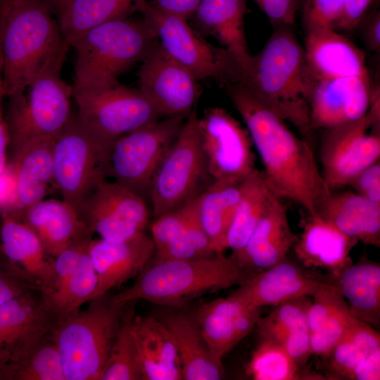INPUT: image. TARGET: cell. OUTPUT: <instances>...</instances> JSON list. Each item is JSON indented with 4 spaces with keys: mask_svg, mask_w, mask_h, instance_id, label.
<instances>
[{
    "mask_svg": "<svg viewBox=\"0 0 380 380\" xmlns=\"http://www.w3.org/2000/svg\"><path fill=\"white\" fill-rule=\"evenodd\" d=\"M106 154L76 115L54 139L53 182L62 198L76 210L96 184L106 178Z\"/></svg>",
    "mask_w": 380,
    "mask_h": 380,
    "instance_id": "obj_14",
    "label": "cell"
},
{
    "mask_svg": "<svg viewBox=\"0 0 380 380\" xmlns=\"http://www.w3.org/2000/svg\"><path fill=\"white\" fill-rule=\"evenodd\" d=\"M355 192L380 204V162H375L360 172L349 185Z\"/></svg>",
    "mask_w": 380,
    "mask_h": 380,
    "instance_id": "obj_48",
    "label": "cell"
},
{
    "mask_svg": "<svg viewBox=\"0 0 380 380\" xmlns=\"http://www.w3.org/2000/svg\"><path fill=\"white\" fill-rule=\"evenodd\" d=\"M163 308L154 316L165 326L173 338L181 362L182 379H223L222 361L216 359L210 352L194 315L178 309Z\"/></svg>",
    "mask_w": 380,
    "mask_h": 380,
    "instance_id": "obj_26",
    "label": "cell"
},
{
    "mask_svg": "<svg viewBox=\"0 0 380 380\" xmlns=\"http://www.w3.org/2000/svg\"><path fill=\"white\" fill-rule=\"evenodd\" d=\"M15 217L37 236L53 258L67 248L93 237L76 209L63 199L44 198Z\"/></svg>",
    "mask_w": 380,
    "mask_h": 380,
    "instance_id": "obj_25",
    "label": "cell"
},
{
    "mask_svg": "<svg viewBox=\"0 0 380 380\" xmlns=\"http://www.w3.org/2000/svg\"><path fill=\"white\" fill-rule=\"evenodd\" d=\"M4 95L2 58L0 48V208L11 200L14 190L13 175L6 160L9 138L6 122L2 114L1 101Z\"/></svg>",
    "mask_w": 380,
    "mask_h": 380,
    "instance_id": "obj_46",
    "label": "cell"
},
{
    "mask_svg": "<svg viewBox=\"0 0 380 380\" xmlns=\"http://www.w3.org/2000/svg\"><path fill=\"white\" fill-rule=\"evenodd\" d=\"M372 0H343V9L337 29L351 30L365 16Z\"/></svg>",
    "mask_w": 380,
    "mask_h": 380,
    "instance_id": "obj_50",
    "label": "cell"
},
{
    "mask_svg": "<svg viewBox=\"0 0 380 380\" xmlns=\"http://www.w3.org/2000/svg\"><path fill=\"white\" fill-rule=\"evenodd\" d=\"M346 379L379 380L380 349H378L359 362L351 370Z\"/></svg>",
    "mask_w": 380,
    "mask_h": 380,
    "instance_id": "obj_51",
    "label": "cell"
},
{
    "mask_svg": "<svg viewBox=\"0 0 380 380\" xmlns=\"http://www.w3.org/2000/svg\"><path fill=\"white\" fill-rule=\"evenodd\" d=\"M58 19L65 11L71 0H45Z\"/></svg>",
    "mask_w": 380,
    "mask_h": 380,
    "instance_id": "obj_54",
    "label": "cell"
},
{
    "mask_svg": "<svg viewBox=\"0 0 380 380\" xmlns=\"http://www.w3.org/2000/svg\"><path fill=\"white\" fill-rule=\"evenodd\" d=\"M72 89L78 108L76 115L106 156L118 139L163 118L139 89L120 83L96 89Z\"/></svg>",
    "mask_w": 380,
    "mask_h": 380,
    "instance_id": "obj_10",
    "label": "cell"
},
{
    "mask_svg": "<svg viewBox=\"0 0 380 380\" xmlns=\"http://www.w3.org/2000/svg\"><path fill=\"white\" fill-rule=\"evenodd\" d=\"M317 81L291 27H279L251 56L239 82L301 134L309 136L310 101Z\"/></svg>",
    "mask_w": 380,
    "mask_h": 380,
    "instance_id": "obj_2",
    "label": "cell"
},
{
    "mask_svg": "<svg viewBox=\"0 0 380 380\" xmlns=\"http://www.w3.org/2000/svg\"><path fill=\"white\" fill-rule=\"evenodd\" d=\"M251 274L232 256L216 254L194 260L149 262L132 286L114 296L119 303L144 300L179 309L209 293L243 284Z\"/></svg>",
    "mask_w": 380,
    "mask_h": 380,
    "instance_id": "obj_4",
    "label": "cell"
},
{
    "mask_svg": "<svg viewBox=\"0 0 380 380\" xmlns=\"http://www.w3.org/2000/svg\"><path fill=\"white\" fill-rule=\"evenodd\" d=\"M141 0H71L58 22L68 43L87 30L127 16Z\"/></svg>",
    "mask_w": 380,
    "mask_h": 380,
    "instance_id": "obj_36",
    "label": "cell"
},
{
    "mask_svg": "<svg viewBox=\"0 0 380 380\" xmlns=\"http://www.w3.org/2000/svg\"><path fill=\"white\" fill-rule=\"evenodd\" d=\"M224 87L249 132L271 191L281 198L299 203L308 214L318 215L331 192L310 144L241 84Z\"/></svg>",
    "mask_w": 380,
    "mask_h": 380,
    "instance_id": "obj_1",
    "label": "cell"
},
{
    "mask_svg": "<svg viewBox=\"0 0 380 380\" xmlns=\"http://www.w3.org/2000/svg\"><path fill=\"white\" fill-rule=\"evenodd\" d=\"M311 300L303 297L281 303L265 317L260 316L255 325L259 339L281 346L302 368L312 355L308 324Z\"/></svg>",
    "mask_w": 380,
    "mask_h": 380,
    "instance_id": "obj_29",
    "label": "cell"
},
{
    "mask_svg": "<svg viewBox=\"0 0 380 380\" xmlns=\"http://www.w3.org/2000/svg\"><path fill=\"white\" fill-rule=\"evenodd\" d=\"M56 318L36 289L0 304V358L6 370L47 336Z\"/></svg>",
    "mask_w": 380,
    "mask_h": 380,
    "instance_id": "obj_17",
    "label": "cell"
},
{
    "mask_svg": "<svg viewBox=\"0 0 380 380\" xmlns=\"http://www.w3.org/2000/svg\"><path fill=\"white\" fill-rule=\"evenodd\" d=\"M379 108L378 97L361 118L322 129L319 158L331 192L348 186L360 172L379 160Z\"/></svg>",
    "mask_w": 380,
    "mask_h": 380,
    "instance_id": "obj_12",
    "label": "cell"
},
{
    "mask_svg": "<svg viewBox=\"0 0 380 380\" xmlns=\"http://www.w3.org/2000/svg\"><path fill=\"white\" fill-rule=\"evenodd\" d=\"M9 1H13V0H0V2Z\"/></svg>",
    "mask_w": 380,
    "mask_h": 380,
    "instance_id": "obj_56",
    "label": "cell"
},
{
    "mask_svg": "<svg viewBox=\"0 0 380 380\" xmlns=\"http://www.w3.org/2000/svg\"><path fill=\"white\" fill-rule=\"evenodd\" d=\"M195 109L158 168L148 198L156 218L200 195L211 183L201 150Z\"/></svg>",
    "mask_w": 380,
    "mask_h": 380,
    "instance_id": "obj_11",
    "label": "cell"
},
{
    "mask_svg": "<svg viewBox=\"0 0 380 380\" xmlns=\"http://www.w3.org/2000/svg\"><path fill=\"white\" fill-rule=\"evenodd\" d=\"M137 11L163 49L198 80L215 79L223 86L240 81L241 68L232 54L208 42L186 20L163 12L146 0L138 3Z\"/></svg>",
    "mask_w": 380,
    "mask_h": 380,
    "instance_id": "obj_9",
    "label": "cell"
},
{
    "mask_svg": "<svg viewBox=\"0 0 380 380\" xmlns=\"http://www.w3.org/2000/svg\"><path fill=\"white\" fill-rule=\"evenodd\" d=\"M141 380L182 379L179 354L172 335L154 315L132 322Z\"/></svg>",
    "mask_w": 380,
    "mask_h": 380,
    "instance_id": "obj_28",
    "label": "cell"
},
{
    "mask_svg": "<svg viewBox=\"0 0 380 380\" xmlns=\"http://www.w3.org/2000/svg\"><path fill=\"white\" fill-rule=\"evenodd\" d=\"M155 251L151 237L145 232L122 241L92 238L88 253L98 279L93 298L138 275L151 261Z\"/></svg>",
    "mask_w": 380,
    "mask_h": 380,
    "instance_id": "obj_20",
    "label": "cell"
},
{
    "mask_svg": "<svg viewBox=\"0 0 380 380\" xmlns=\"http://www.w3.org/2000/svg\"><path fill=\"white\" fill-rule=\"evenodd\" d=\"M304 51L309 68L317 80L369 75L365 53L335 30L306 32Z\"/></svg>",
    "mask_w": 380,
    "mask_h": 380,
    "instance_id": "obj_27",
    "label": "cell"
},
{
    "mask_svg": "<svg viewBox=\"0 0 380 380\" xmlns=\"http://www.w3.org/2000/svg\"><path fill=\"white\" fill-rule=\"evenodd\" d=\"M62 66L49 67L23 92L10 97L6 122L13 159L34 140L56 139L69 122L73 89L62 79Z\"/></svg>",
    "mask_w": 380,
    "mask_h": 380,
    "instance_id": "obj_7",
    "label": "cell"
},
{
    "mask_svg": "<svg viewBox=\"0 0 380 380\" xmlns=\"http://www.w3.org/2000/svg\"><path fill=\"white\" fill-rule=\"evenodd\" d=\"M198 196L155 218L151 227V237L156 249L176 239L198 219Z\"/></svg>",
    "mask_w": 380,
    "mask_h": 380,
    "instance_id": "obj_43",
    "label": "cell"
},
{
    "mask_svg": "<svg viewBox=\"0 0 380 380\" xmlns=\"http://www.w3.org/2000/svg\"><path fill=\"white\" fill-rule=\"evenodd\" d=\"M88 303L56 321L50 332L65 380H101L127 304L108 293Z\"/></svg>",
    "mask_w": 380,
    "mask_h": 380,
    "instance_id": "obj_6",
    "label": "cell"
},
{
    "mask_svg": "<svg viewBox=\"0 0 380 380\" xmlns=\"http://www.w3.org/2000/svg\"><path fill=\"white\" fill-rule=\"evenodd\" d=\"M245 9L244 0H201L194 14L201 28L232 54L241 72L252 56L245 34Z\"/></svg>",
    "mask_w": 380,
    "mask_h": 380,
    "instance_id": "obj_32",
    "label": "cell"
},
{
    "mask_svg": "<svg viewBox=\"0 0 380 380\" xmlns=\"http://www.w3.org/2000/svg\"><path fill=\"white\" fill-rule=\"evenodd\" d=\"M97 284V276L91 262L87 246L78 266L63 288L46 299L56 322L78 310L84 303L91 300Z\"/></svg>",
    "mask_w": 380,
    "mask_h": 380,
    "instance_id": "obj_39",
    "label": "cell"
},
{
    "mask_svg": "<svg viewBox=\"0 0 380 380\" xmlns=\"http://www.w3.org/2000/svg\"><path fill=\"white\" fill-rule=\"evenodd\" d=\"M272 194L262 170L257 168L242 182L241 198L226 239L232 255L244 247Z\"/></svg>",
    "mask_w": 380,
    "mask_h": 380,
    "instance_id": "obj_35",
    "label": "cell"
},
{
    "mask_svg": "<svg viewBox=\"0 0 380 380\" xmlns=\"http://www.w3.org/2000/svg\"><path fill=\"white\" fill-rule=\"evenodd\" d=\"M156 38L144 20L115 18L78 34L74 49L75 89H96L119 84L118 77L141 61Z\"/></svg>",
    "mask_w": 380,
    "mask_h": 380,
    "instance_id": "obj_5",
    "label": "cell"
},
{
    "mask_svg": "<svg viewBox=\"0 0 380 380\" xmlns=\"http://www.w3.org/2000/svg\"><path fill=\"white\" fill-rule=\"evenodd\" d=\"M326 280L287 258L249 277L230 294L258 308L312 297Z\"/></svg>",
    "mask_w": 380,
    "mask_h": 380,
    "instance_id": "obj_21",
    "label": "cell"
},
{
    "mask_svg": "<svg viewBox=\"0 0 380 380\" xmlns=\"http://www.w3.org/2000/svg\"><path fill=\"white\" fill-rule=\"evenodd\" d=\"M260 311L229 294L203 304L194 316L210 352L222 361L255 327Z\"/></svg>",
    "mask_w": 380,
    "mask_h": 380,
    "instance_id": "obj_22",
    "label": "cell"
},
{
    "mask_svg": "<svg viewBox=\"0 0 380 380\" xmlns=\"http://www.w3.org/2000/svg\"><path fill=\"white\" fill-rule=\"evenodd\" d=\"M139 90L163 117H187L199 95L196 77L169 56L157 39L141 61Z\"/></svg>",
    "mask_w": 380,
    "mask_h": 380,
    "instance_id": "obj_16",
    "label": "cell"
},
{
    "mask_svg": "<svg viewBox=\"0 0 380 380\" xmlns=\"http://www.w3.org/2000/svg\"><path fill=\"white\" fill-rule=\"evenodd\" d=\"M186 118H161L118 139L106 156V178L146 200L152 179Z\"/></svg>",
    "mask_w": 380,
    "mask_h": 380,
    "instance_id": "obj_8",
    "label": "cell"
},
{
    "mask_svg": "<svg viewBox=\"0 0 380 380\" xmlns=\"http://www.w3.org/2000/svg\"><path fill=\"white\" fill-rule=\"evenodd\" d=\"M216 255L198 219L176 239L156 249L150 262L166 260H194Z\"/></svg>",
    "mask_w": 380,
    "mask_h": 380,
    "instance_id": "obj_42",
    "label": "cell"
},
{
    "mask_svg": "<svg viewBox=\"0 0 380 380\" xmlns=\"http://www.w3.org/2000/svg\"><path fill=\"white\" fill-rule=\"evenodd\" d=\"M201 0H153L160 11L187 20L196 12Z\"/></svg>",
    "mask_w": 380,
    "mask_h": 380,
    "instance_id": "obj_52",
    "label": "cell"
},
{
    "mask_svg": "<svg viewBox=\"0 0 380 380\" xmlns=\"http://www.w3.org/2000/svg\"><path fill=\"white\" fill-rule=\"evenodd\" d=\"M276 27H291L295 22L298 0H255Z\"/></svg>",
    "mask_w": 380,
    "mask_h": 380,
    "instance_id": "obj_47",
    "label": "cell"
},
{
    "mask_svg": "<svg viewBox=\"0 0 380 380\" xmlns=\"http://www.w3.org/2000/svg\"><path fill=\"white\" fill-rule=\"evenodd\" d=\"M1 379L4 380V365L0 358V380Z\"/></svg>",
    "mask_w": 380,
    "mask_h": 380,
    "instance_id": "obj_55",
    "label": "cell"
},
{
    "mask_svg": "<svg viewBox=\"0 0 380 380\" xmlns=\"http://www.w3.org/2000/svg\"><path fill=\"white\" fill-rule=\"evenodd\" d=\"M5 379L65 380L61 355L50 334L6 370Z\"/></svg>",
    "mask_w": 380,
    "mask_h": 380,
    "instance_id": "obj_41",
    "label": "cell"
},
{
    "mask_svg": "<svg viewBox=\"0 0 380 380\" xmlns=\"http://www.w3.org/2000/svg\"><path fill=\"white\" fill-rule=\"evenodd\" d=\"M136 302L134 300L126 304L122 320L101 380H141L132 332Z\"/></svg>",
    "mask_w": 380,
    "mask_h": 380,
    "instance_id": "obj_40",
    "label": "cell"
},
{
    "mask_svg": "<svg viewBox=\"0 0 380 380\" xmlns=\"http://www.w3.org/2000/svg\"><path fill=\"white\" fill-rule=\"evenodd\" d=\"M55 139L43 138L25 145L9 165L15 179L13 214L43 200L53 182L52 150Z\"/></svg>",
    "mask_w": 380,
    "mask_h": 380,
    "instance_id": "obj_30",
    "label": "cell"
},
{
    "mask_svg": "<svg viewBox=\"0 0 380 380\" xmlns=\"http://www.w3.org/2000/svg\"><path fill=\"white\" fill-rule=\"evenodd\" d=\"M246 373L255 380L326 379L324 375L299 367L281 346L263 339H259Z\"/></svg>",
    "mask_w": 380,
    "mask_h": 380,
    "instance_id": "obj_38",
    "label": "cell"
},
{
    "mask_svg": "<svg viewBox=\"0 0 380 380\" xmlns=\"http://www.w3.org/2000/svg\"><path fill=\"white\" fill-rule=\"evenodd\" d=\"M197 129L212 183L239 184L256 169L248 129L225 109H205Z\"/></svg>",
    "mask_w": 380,
    "mask_h": 380,
    "instance_id": "obj_13",
    "label": "cell"
},
{
    "mask_svg": "<svg viewBox=\"0 0 380 380\" xmlns=\"http://www.w3.org/2000/svg\"><path fill=\"white\" fill-rule=\"evenodd\" d=\"M282 198L272 194L244 247L231 255L251 274L286 260L297 236L292 232Z\"/></svg>",
    "mask_w": 380,
    "mask_h": 380,
    "instance_id": "obj_23",
    "label": "cell"
},
{
    "mask_svg": "<svg viewBox=\"0 0 380 380\" xmlns=\"http://www.w3.org/2000/svg\"><path fill=\"white\" fill-rule=\"evenodd\" d=\"M301 233L293 246L306 268L327 271L334 280L353 264L350 253L357 241L319 215H308L300 222Z\"/></svg>",
    "mask_w": 380,
    "mask_h": 380,
    "instance_id": "obj_24",
    "label": "cell"
},
{
    "mask_svg": "<svg viewBox=\"0 0 380 380\" xmlns=\"http://www.w3.org/2000/svg\"><path fill=\"white\" fill-rule=\"evenodd\" d=\"M370 82L369 75L318 80L310 101L312 130L333 128L363 117L379 97Z\"/></svg>",
    "mask_w": 380,
    "mask_h": 380,
    "instance_id": "obj_18",
    "label": "cell"
},
{
    "mask_svg": "<svg viewBox=\"0 0 380 380\" xmlns=\"http://www.w3.org/2000/svg\"><path fill=\"white\" fill-rule=\"evenodd\" d=\"M343 9V0H307L303 10L306 32L337 29Z\"/></svg>",
    "mask_w": 380,
    "mask_h": 380,
    "instance_id": "obj_45",
    "label": "cell"
},
{
    "mask_svg": "<svg viewBox=\"0 0 380 380\" xmlns=\"http://www.w3.org/2000/svg\"><path fill=\"white\" fill-rule=\"evenodd\" d=\"M241 183H211L198 198V216L215 254H223L241 194Z\"/></svg>",
    "mask_w": 380,
    "mask_h": 380,
    "instance_id": "obj_34",
    "label": "cell"
},
{
    "mask_svg": "<svg viewBox=\"0 0 380 380\" xmlns=\"http://www.w3.org/2000/svg\"><path fill=\"white\" fill-rule=\"evenodd\" d=\"M90 233L101 239L122 241L145 232L149 220L146 200L104 178L77 210Z\"/></svg>",
    "mask_w": 380,
    "mask_h": 380,
    "instance_id": "obj_15",
    "label": "cell"
},
{
    "mask_svg": "<svg viewBox=\"0 0 380 380\" xmlns=\"http://www.w3.org/2000/svg\"><path fill=\"white\" fill-rule=\"evenodd\" d=\"M380 349V335L371 325L356 319L343 337L324 358L327 360V379H346L354 367L365 357Z\"/></svg>",
    "mask_w": 380,
    "mask_h": 380,
    "instance_id": "obj_37",
    "label": "cell"
},
{
    "mask_svg": "<svg viewBox=\"0 0 380 380\" xmlns=\"http://www.w3.org/2000/svg\"><path fill=\"white\" fill-rule=\"evenodd\" d=\"M45 0L0 2L4 95L23 92L45 69L63 65L70 48Z\"/></svg>",
    "mask_w": 380,
    "mask_h": 380,
    "instance_id": "obj_3",
    "label": "cell"
},
{
    "mask_svg": "<svg viewBox=\"0 0 380 380\" xmlns=\"http://www.w3.org/2000/svg\"><path fill=\"white\" fill-rule=\"evenodd\" d=\"M319 216L358 242L380 246V204L354 191L331 192Z\"/></svg>",
    "mask_w": 380,
    "mask_h": 380,
    "instance_id": "obj_31",
    "label": "cell"
},
{
    "mask_svg": "<svg viewBox=\"0 0 380 380\" xmlns=\"http://www.w3.org/2000/svg\"><path fill=\"white\" fill-rule=\"evenodd\" d=\"M365 37L369 49L379 53L380 49V15L379 12L368 22L365 30Z\"/></svg>",
    "mask_w": 380,
    "mask_h": 380,
    "instance_id": "obj_53",
    "label": "cell"
},
{
    "mask_svg": "<svg viewBox=\"0 0 380 380\" xmlns=\"http://www.w3.org/2000/svg\"><path fill=\"white\" fill-rule=\"evenodd\" d=\"M0 255L11 270L45 298L50 295L55 281L54 258L26 224L8 213L0 225Z\"/></svg>",
    "mask_w": 380,
    "mask_h": 380,
    "instance_id": "obj_19",
    "label": "cell"
},
{
    "mask_svg": "<svg viewBox=\"0 0 380 380\" xmlns=\"http://www.w3.org/2000/svg\"><path fill=\"white\" fill-rule=\"evenodd\" d=\"M346 302L310 334L311 355L326 357L356 320Z\"/></svg>",
    "mask_w": 380,
    "mask_h": 380,
    "instance_id": "obj_44",
    "label": "cell"
},
{
    "mask_svg": "<svg viewBox=\"0 0 380 380\" xmlns=\"http://www.w3.org/2000/svg\"><path fill=\"white\" fill-rule=\"evenodd\" d=\"M349 310L355 319L376 328L380 322V265L360 260L336 280Z\"/></svg>",
    "mask_w": 380,
    "mask_h": 380,
    "instance_id": "obj_33",
    "label": "cell"
},
{
    "mask_svg": "<svg viewBox=\"0 0 380 380\" xmlns=\"http://www.w3.org/2000/svg\"><path fill=\"white\" fill-rule=\"evenodd\" d=\"M32 289L35 288L11 270L0 255V304Z\"/></svg>",
    "mask_w": 380,
    "mask_h": 380,
    "instance_id": "obj_49",
    "label": "cell"
}]
</instances>
